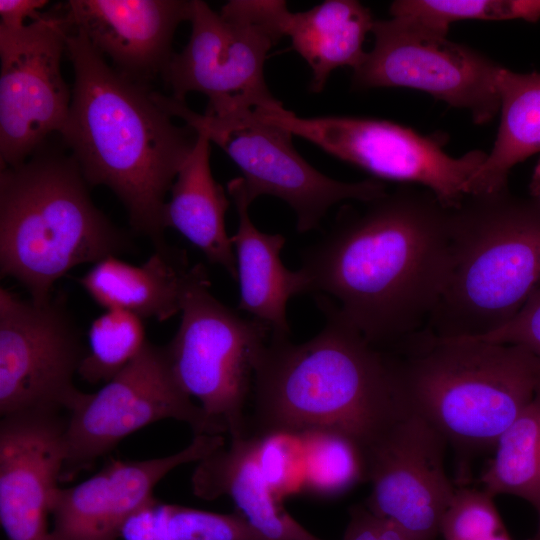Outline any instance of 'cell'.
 <instances>
[{
    "label": "cell",
    "instance_id": "obj_13",
    "mask_svg": "<svg viewBox=\"0 0 540 540\" xmlns=\"http://www.w3.org/2000/svg\"><path fill=\"white\" fill-rule=\"evenodd\" d=\"M87 346L60 300L37 303L0 289V414L71 411Z\"/></svg>",
    "mask_w": 540,
    "mask_h": 540
},
{
    "label": "cell",
    "instance_id": "obj_26",
    "mask_svg": "<svg viewBox=\"0 0 540 540\" xmlns=\"http://www.w3.org/2000/svg\"><path fill=\"white\" fill-rule=\"evenodd\" d=\"M301 435L306 455L304 491L334 498L367 480L364 452L352 439L326 429L307 430Z\"/></svg>",
    "mask_w": 540,
    "mask_h": 540
},
{
    "label": "cell",
    "instance_id": "obj_19",
    "mask_svg": "<svg viewBox=\"0 0 540 540\" xmlns=\"http://www.w3.org/2000/svg\"><path fill=\"white\" fill-rule=\"evenodd\" d=\"M238 216V227L231 242L240 288L239 308L248 312L271 330L272 337L286 338L290 329L286 316L288 300L306 293V281L298 269L291 271L280 258L286 238L257 229L249 216L243 179L228 182Z\"/></svg>",
    "mask_w": 540,
    "mask_h": 540
},
{
    "label": "cell",
    "instance_id": "obj_10",
    "mask_svg": "<svg viewBox=\"0 0 540 540\" xmlns=\"http://www.w3.org/2000/svg\"><path fill=\"white\" fill-rule=\"evenodd\" d=\"M177 118L222 149L242 173L248 201L264 195L287 203L296 214L300 233L315 229L328 210L343 201L366 202L387 192L375 178L359 182L332 179L311 166L295 149L293 135L255 118H215L187 105Z\"/></svg>",
    "mask_w": 540,
    "mask_h": 540
},
{
    "label": "cell",
    "instance_id": "obj_31",
    "mask_svg": "<svg viewBox=\"0 0 540 540\" xmlns=\"http://www.w3.org/2000/svg\"><path fill=\"white\" fill-rule=\"evenodd\" d=\"M444 540H512L494 504L484 490L459 489L444 514Z\"/></svg>",
    "mask_w": 540,
    "mask_h": 540
},
{
    "label": "cell",
    "instance_id": "obj_21",
    "mask_svg": "<svg viewBox=\"0 0 540 540\" xmlns=\"http://www.w3.org/2000/svg\"><path fill=\"white\" fill-rule=\"evenodd\" d=\"M189 266L185 252L155 249L141 265L109 256L93 264L78 281L106 310H121L159 322L180 313Z\"/></svg>",
    "mask_w": 540,
    "mask_h": 540
},
{
    "label": "cell",
    "instance_id": "obj_6",
    "mask_svg": "<svg viewBox=\"0 0 540 540\" xmlns=\"http://www.w3.org/2000/svg\"><path fill=\"white\" fill-rule=\"evenodd\" d=\"M408 343L414 352L398 361L404 398L445 440L495 445L540 386V359L521 346L426 331Z\"/></svg>",
    "mask_w": 540,
    "mask_h": 540
},
{
    "label": "cell",
    "instance_id": "obj_22",
    "mask_svg": "<svg viewBox=\"0 0 540 540\" xmlns=\"http://www.w3.org/2000/svg\"><path fill=\"white\" fill-rule=\"evenodd\" d=\"M211 142L198 133L193 151L179 170L164 208V225L200 249L206 258L237 277L236 262L225 227L229 199L210 167Z\"/></svg>",
    "mask_w": 540,
    "mask_h": 540
},
{
    "label": "cell",
    "instance_id": "obj_11",
    "mask_svg": "<svg viewBox=\"0 0 540 540\" xmlns=\"http://www.w3.org/2000/svg\"><path fill=\"white\" fill-rule=\"evenodd\" d=\"M164 419L186 423L195 435L226 432L178 384L165 346L147 341L131 363L97 392L86 393L69 412L61 480L91 467L130 434Z\"/></svg>",
    "mask_w": 540,
    "mask_h": 540
},
{
    "label": "cell",
    "instance_id": "obj_34",
    "mask_svg": "<svg viewBox=\"0 0 540 540\" xmlns=\"http://www.w3.org/2000/svg\"><path fill=\"white\" fill-rule=\"evenodd\" d=\"M49 3L47 0H0V27L17 30L39 19L42 9Z\"/></svg>",
    "mask_w": 540,
    "mask_h": 540
},
{
    "label": "cell",
    "instance_id": "obj_35",
    "mask_svg": "<svg viewBox=\"0 0 540 540\" xmlns=\"http://www.w3.org/2000/svg\"><path fill=\"white\" fill-rule=\"evenodd\" d=\"M155 497L135 511L121 528L123 540H160L156 525Z\"/></svg>",
    "mask_w": 540,
    "mask_h": 540
},
{
    "label": "cell",
    "instance_id": "obj_12",
    "mask_svg": "<svg viewBox=\"0 0 540 540\" xmlns=\"http://www.w3.org/2000/svg\"><path fill=\"white\" fill-rule=\"evenodd\" d=\"M371 33L373 48L353 70L354 89L420 90L467 110L478 125L499 113L503 67L492 59L404 18L375 20Z\"/></svg>",
    "mask_w": 540,
    "mask_h": 540
},
{
    "label": "cell",
    "instance_id": "obj_5",
    "mask_svg": "<svg viewBox=\"0 0 540 540\" xmlns=\"http://www.w3.org/2000/svg\"><path fill=\"white\" fill-rule=\"evenodd\" d=\"M450 267L425 331L478 337L510 321L540 288V202L508 187L452 208Z\"/></svg>",
    "mask_w": 540,
    "mask_h": 540
},
{
    "label": "cell",
    "instance_id": "obj_7",
    "mask_svg": "<svg viewBox=\"0 0 540 540\" xmlns=\"http://www.w3.org/2000/svg\"><path fill=\"white\" fill-rule=\"evenodd\" d=\"M289 9L283 0H230L216 12L191 0V34L162 72L171 97L207 96L205 115L234 118L256 110H282L270 92L264 65L270 49L284 36Z\"/></svg>",
    "mask_w": 540,
    "mask_h": 540
},
{
    "label": "cell",
    "instance_id": "obj_8",
    "mask_svg": "<svg viewBox=\"0 0 540 540\" xmlns=\"http://www.w3.org/2000/svg\"><path fill=\"white\" fill-rule=\"evenodd\" d=\"M205 267L195 264L181 296V320L165 346L181 388L200 402L230 438L249 436L245 406L270 328L245 319L216 299Z\"/></svg>",
    "mask_w": 540,
    "mask_h": 540
},
{
    "label": "cell",
    "instance_id": "obj_37",
    "mask_svg": "<svg viewBox=\"0 0 540 540\" xmlns=\"http://www.w3.org/2000/svg\"><path fill=\"white\" fill-rule=\"evenodd\" d=\"M537 510L539 512V526L535 536L531 540H540V507Z\"/></svg>",
    "mask_w": 540,
    "mask_h": 540
},
{
    "label": "cell",
    "instance_id": "obj_20",
    "mask_svg": "<svg viewBox=\"0 0 540 540\" xmlns=\"http://www.w3.org/2000/svg\"><path fill=\"white\" fill-rule=\"evenodd\" d=\"M197 497H229L241 514L271 540H323L300 525L272 493L259 466L254 436L230 438L197 462L191 477Z\"/></svg>",
    "mask_w": 540,
    "mask_h": 540
},
{
    "label": "cell",
    "instance_id": "obj_32",
    "mask_svg": "<svg viewBox=\"0 0 540 540\" xmlns=\"http://www.w3.org/2000/svg\"><path fill=\"white\" fill-rule=\"evenodd\" d=\"M468 339L521 346L540 359V288L505 325L488 334Z\"/></svg>",
    "mask_w": 540,
    "mask_h": 540
},
{
    "label": "cell",
    "instance_id": "obj_30",
    "mask_svg": "<svg viewBox=\"0 0 540 540\" xmlns=\"http://www.w3.org/2000/svg\"><path fill=\"white\" fill-rule=\"evenodd\" d=\"M254 437L260 469L274 496L283 502L304 491L306 455L301 433L277 430Z\"/></svg>",
    "mask_w": 540,
    "mask_h": 540
},
{
    "label": "cell",
    "instance_id": "obj_2",
    "mask_svg": "<svg viewBox=\"0 0 540 540\" xmlns=\"http://www.w3.org/2000/svg\"><path fill=\"white\" fill-rule=\"evenodd\" d=\"M66 53L74 84L62 141L88 185L111 189L132 228L155 249L168 246L167 195L198 133L174 124L151 91L108 65L86 36L68 25Z\"/></svg>",
    "mask_w": 540,
    "mask_h": 540
},
{
    "label": "cell",
    "instance_id": "obj_24",
    "mask_svg": "<svg viewBox=\"0 0 540 540\" xmlns=\"http://www.w3.org/2000/svg\"><path fill=\"white\" fill-rule=\"evenodd\" d=\"M500 123L494 145L467 184L468 193L507 188L511 169L540 152V72L499 75Z\"/></svg>",
    "mask_w": 540,
    "mask_h": 540
},
{
    "label": "cell",
    "instance_id": "obj_9",
    "mask_svg": "<svg viewBox=\"0 0 540 540\" xmlns=\"http://www.w3.org/2000/svg\"><path fill=\"white\" fill-rule=\"evenodd\" d=\"M252 114L377 180L425 188L450 208L458 206L468 195V181L487 156L476 149L453 157L444 151L439 138L422 136L382 119L342 115L301 117L286 108L256 110Z\"/></svg>",
    "mask_w": 540,
    "mask_h": 540
},
{
    "label": "cell",
    "instance_id": "obj_1",
    "mask_svg": "<svg viewBox=\"0 0 540 540\" xmlns=\"http://www.w3.org/2000/svg\"><path fill=\"white\" fill-rule=\"evenodd\" d=\"M361 204L340 212L299 270L306 293L381 349L425 330L449 273L452 208L415 185Z\"/></svg>",
    "mask_w": 540,
    "mask_h": 540
},
{
    "label": "cell",
    "instance_id": "obj_36",
    "mask_svg": "<svg viewBox=\"0 0 540 540\" xmlns=\"http://www.w3.org/2000/svg\"><path fill=\"white\" fill-rule=\"evenodd\" d=\"M530 197L540 202V158L534 168L529 184Z\"/></svg>",
    "mask_w": 540,
    "mask_h": 540
},
{
    "label": "cell",
    "instance_id": "obj_17",
    "mask_svg": "<svg viewBox=\"0 0 540 540\" xmlns=\"http://www.w3.org/2000/svg\"><path fill=\"white\" fill-rule=\"evenodd\" d=\"M224 445L222 434H198L177 453L114 460L81 483L59 488L51 511L50 540H116L126 520L154 498V488L169 472Z\"/></svg>",
    "mask_w": 540,
    "mask_h": 540
},
{
    "label": "cell",
    "instance_id": "obj_18",
    "mask_svg": "<svg viewBox=\"0 0 540 540\" xmlns=\"http://www.w3.org/2000/svg\"><path fill=\"white\" fill-rule=\"evenodd\" d=\"M60 8L67 25L116 71L142 84L169 63L174 33L190 19L191 0H70Z\"/></svg>",
    "mask_w": 540,
    "mask_h": 540
},
{
    "label": "cell",
    "instance_id": "obj_33",
    "mask_svg": "<svg viewBox=\"0 0 540 540\" xmlns=\"http://www.w3.org/2000/svg\"><path fill=\"white\" fill-rule=\"evenodd\" d=\"M343 540H413L393 522L373 513L368 507L350 510Z\"/></svg>",
    "mask_w": 540,
    "mask_h": 540
},
{
    "label": "cell",
    "instance_id": "obj_14",
    "mask_svg": "<svg viewBox=\"0 0 540 540\" xmlns=\"http://www.w3.org/2000/svg\"><path fill=\"white\" fill-rule=\"evenodd\" d=\"M66 35L61 8L21 29L0 27L1 169L27 160L66 123L72 98L61 73Z\"/></svg>",
    "mask_w": 540,
    "mask_h": 540
},
{
    "label": "cell",
    "instance_id": "obj_27",
    "mask_svg": "<svg viewBox=\"0 0 540 540\" xmlns=\"http://www.w3.org/2000/svg\"><path fill=\"white\" fill-rule=\"evenodd\" d=\"M143 319L121 310H106L91 324L88 346L78 375L89 384H105L142 351Z\"/></svg>",
    "mask_w": 540,
    "mask_h": 540
},
{
    "label": "cell",
    "instance_id": "obj_4",
    "mask_svg": "<svg viewBox=\"0 0 540 540\" xmlns=\"http://www.w3.org/2000/svg\"><path fill=\"white\" fill-rule=\"evenodd\" d=\"M72 156L44 144L0 172V272L44 303L75 266L118 256L128 236L92 202Z\"/></svg>",
    "mask_w": 540,
    "mask_h": 540
},
{
    "label": "cell",
    "instance_id": "obj_25",
    "mask_svg": "<svg viewBox=\"0 0 540 540\" xmlns=\"http://www.w3.org/2000/svg\"><path fill=\"white\" fill-rule=\"evenodd\" d=\"M481 481L492 496L515 495L540 507V386L497 439Z\"/></svg>",
    "mask_w": 540,
    "mask_h": 540
},
{
    "label": "cell",
    "instance_id": "obj_15",
    "mask_svg": "<svg viewBox=\"0 0 540 540\" xmlns=\"http://www.w3.org/2000/svg\"><path fill=\"white\" fill-rule=\"evenodd\" d=\"M445 438L408 409L366 453L367 507L413 540H434L456 489L444 467Z\"/></svg>",
    "mask_w": 540,
    "mask_h": 540
},
{
    "label": "cell",
    "instance_id": "obj_23",
    "mask_svg": "<svg viewBox=\"0 0 540 540\" xmlns=\"http://www.w3.org/2000/svg\"><path fill=\"white\" fill-rule=\"evenodd\" d=\"M374 21L371 11L356 0H326L306 11H288L284 36L311 68L310 92H322L337 68L354 70L361 64Z\"/></svg>",
    "mask_w": 540,
    "mask_h": 540
},
{
    "label": "cell",
    "instance_id": "obj_16",
    "mask_svg": "<svg viewBox=\"0 0 540 540\" xmlns=\"http://www.w3.org/2000/svg\"><path fill=\"white\" fill-rule=\"evenodd\" d=\"M0 522L8 540H50L48 517L66 461L60 413L1 417Z\"/></svg>",
    "mask_w": 540,
    "mask_h": 540
},
{
    "label": "cell",
    "instance_id": "obj_3",
    "mask_svg": "<svg viewBox=\"0 0 540 540\" xmlns=\"http://www.w3.org/2000/svg\"><path fill=\"white\" fill-rule=\"evenodd\" d=\"M324 328L292 343L272 337L255 366L250 436L339 432L365 453L408 409L398 361L368 342L328 302Z\"/></svg>",
    "mask_w": 540,
    "mask_h": 540
},
{
    "label": "cell",
    "instance_id": "obj_28",
    "mask_svg": "<svg viewBox=\"0 0 540 540\" xmlns=\"http://www.w3.org/2000/svg\"><path fill=\"white\" fill-rule=\"evenodd\" d=\"M390 15L447 35L452 23L464 20L536 22L540 0H397L390 5Z\"/></svg>",
    "mask_w": 540,
    "mask_h": 540
},
{
    "label": "cell",
    "instance_id": "obj_29",
    "mask_svg": "<svg viewBox=\"0 0 540 540\" xmlns=\"http://www.w3.org/2000/svg\"><path fill=\"white\" fill-rule=\"evenodd\" d=\"M155 511L161 540H271L241 513H215L159 500Z\"/></svg>",
    "mask_w": 540,
    "mask_h": 540
}]
</instances>
